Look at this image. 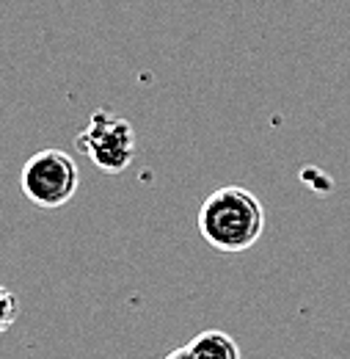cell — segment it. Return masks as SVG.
I'll list each match as a JSON object with an SVG mask.
<instances>
[{"mask_svg":"<svg viewBox=\"0 0 350 359\" xmlns=\"http://www.w3.org/2000/svg\"><path fill=\"white\" fill-rule=\"evenodd\" d=\"M190 354L196 359H240V346L229 332L220 329H207L202 334H196L188 343Z\"/></svg>","mask_w":350,"mask_h":359,"instance_id":"obj_4","label":"cell"},{"mask_svg":"<svg viewBox=\"0 0 350 359\" xmlns=\"http://www.w3.org/2000/svg\"><path fill=\"white\" fill-rule=\"evenodd\" d=\"M20 188L31 205L55 210L75 199L80 188V169L75 158L64 149H39L25 161L20 172Z\"/></svg>","mask_w":350,"mask_h":359,"instance_id":"obj_2","label":"cell"},{"mask_svg":"<svg viewBox=\"0 0 350 359\" xmlns=\"http://www.w3.org/2000/svg\"><path fill=\"white\" fill-rule=\"evenodd\" d=\"M166 359H196V357H193V354H190V348L185 346V348H174Z\"/></svg>","mask_w":350,"mask_h":359,"instance_id":"obj_6","label":"cell"},{"mask_svg":"<svg viewBox=\"0 0 350 359\" xmlns=\"http://www.w3.org/2000/svg\"><path fill=\"white\" fill-rule=\"evenodd\" d=\"M17 315H20V302H17V296H14L8 287L0 285V332L11 329L14 320H17Z\"/></svg>","mask_w":350,"mask_h":359,"instance_id":"obj_5","label":"cell"},{"mask_svg":"<svg viewBox=\"0 0 350 359\" xmlns=\"http://www.w3.org/2000/svg\"><path fill=\"white\" fill-rule=\"evenodd\" d=\"M199 232L218 252H246L265 232L262 202L243 185H223L202 202Z\"/></svg>","mask_w":350,"mask_h":359,"instance_id":"obj_1","label":"cell"},{"mask_svg":"<svg viewBox=\"0 0 350 359\" xmlns=\"http://www.w3.org/2000/svg\"><path fill=\"white\" fill-rule=\"evenodd\" d=\"M75 147L105 175L127 172L135 158V130L125 116H116L108 108H99L88 116L83 130L75 138Z\"/></svg>","mask_w":350,"mask_h":359,"instance_id":"obj_3","label":"cell"}]
</instances>
